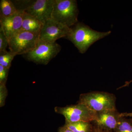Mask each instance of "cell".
<instances>
[{
    "instance_id": "9a60e30c",
    "label": "cell",
    "mask_w": 132,
    "mask_h": 132,
    "mask_svg": "<svg viewBox=\"0 0 132 132\" xmlns=\"http://www.w3.org/2000/svg\"><path fill=\"white\" fill-rule=\"evenodd\" d=\"M16 55L10 51L0 52V65L5 68L10 69L12 61Z\"/></svg>"
},
{
    "instance_id": "ffe728a7",
    "label": "cell",
    "mask_w": 132,
    "mask_h": 132,
    "mask_svg": "<svg viewBox=\"0 0 132 132\" xmlns=\"http://www.w3.org/2000/svg\"><path fill=\"white\" fill-rule=\"evenodd\" d=\"M112 131H109V130H104L101 129L97 127L96 126L93 125V132H113Z\"/></svg>"
},
{
    "instance_id": "8992f818",
    "label": "cell",
    "mask_w": 132,
    "mask_h": 132,
    "mask_svg": "<svg viewBox=\"0 0 132 132\" xmlns=\"http://www.w3.org/2000/svg\"><path fill=\"white\" fill-rule=\"evenodd\" d=\"M39 35L21 31L9 39L10 51L14 54L24 55L35 48Z\"/></svg>"
},
{
    "instance_id": "7402d4cb",
    "label": "cell",
    "mask_w": 132,
    "mask_h": 132,
    "mask_svg": "<svg viewBox=\"0 0 132 132\" xmlns=\"http://www.w3.org/2000/svg\"><path fill=\"white\" fill-rule=\"evenodd\" d=\"M120 117H130L132 118V112L131 113H122L120 114Z\"/></svg>"
},
{
    "instance_id": "2e32d148",
    "label": "cell",
    "mask_w": 132,
    "mask_h": 132,
    "mask_svg": "<svg viewBox=\"0 0 132 132\" xmlns=\"http://www.w3.org/2000/svg\"><path fill=\"white\" fill-rule=\"evenodd\" d=\"M18 12H24L31 5L34 1L22 0V1H12Z\"/></svg>"
},
{
    "instance_id": "6da1fadb",
    "label": "cell",
    "mask_w": 132,
    "mask_h": 132,
    "mask_svg": "<svg viewBox=\"0 0 132 132\" xmlns=\"http://www.w3.org/2000/svg\"><path fill=\"white\" fill-rule=\"evenodd\" d=\"M111 33V31L100 32L95 31L82 22H78L71 28L70 32L65 39L71 41L80 53L84 54L95 42Z\"/></svg>"
},
{
    "instance_id": "44dd1931",
    "label": "cell",
    "mask_w": 132,
    "mask_h": 132,
    "mask_svg": "<svg viewBox=\"0 0 132 132\" xmlns=\"http://www.w3.org/2000/svg\"><path fill=\"white\" fill-rule=\"evenodd\" d=\"M58 132H73L69 129L68 128L66 127L65 126H64L62 127H59L58 129Z\"/></svg>"
},
{
    "instance_id": "7a4b0ae2",
    "label": "cell",
    "mask_w": 132,
    "mask_h": 132,
    "mask_svg": "<svg viewBox=\"0 0 132 132\" xmlns=\"http://www.w3.org/2000/svg\"><path fill=\"white\" fill-rule=\"evenodd\" d=\"M116 97L113 94L102 92H93L80 95L78 104L85 105L96 112L116 109Z\"/></svg>"
},
{
    "instance_id": "7c38bea8",
    "label": "cell",
    "mask_w": 132,
    "mask_h": 132,
    "mask_svg": "<svg viewBox=\"0 0 132 132\" xmlns=\"http://www.w3.org/2000/svg\"><path fill=\"white\" fill-rule=\"evenodd\" d=\"M64 125L73 132H93V125L92 122L87 121L65 122Z\"/></svg>"
},
{
    "instance_id": "5b68a950",
    "label": "cell",
    "mask_w": 132,
    "mask_h": 132,
    "mask_svg": "<svg viewBox=\"0 0 132 132\" xmlns=\"http://www.w3.org/2000/svg\"><path fill=\"white\" fill-rule=\"evenodd\" d=\"M56 113L65 117V122L73 123L78 121L92 122L95 120L97 112L89 109L85 105L78 104L63 107L54 108Z\"/></svg>"
},
{
    "instance_id": "8fae6325",
    "label": "cell",
    "mask_w": 132,
    "mask_h": 132,
    "mask_svg": "<svg viewBox=\"0 0 132 132\" xmlns=\"http://www.w3.org/2000/svg\"><path fill=\"white\" fill-rule=\"evenodd\" d=\"M43 25L35 17L23 12L21 31L39 35Z\"/></svg>"
},
{
    "instance_id": "5bb4252c",
    "label": "cell",
    "mask_w": 132,
    "mask_h": 132,
    "mask_svg": "<svg viewBox=\"0 0 132 132\" xmlns=\"http://www.w3.org/2000/svg\"><path fill=\"white\" fill-rule=\"evenodd\" d=\"M114 132H132V118L120 117Z\"/></svg>"
},
{
    "instance_id": "9c48e42d",
    "label": "cell",
    "mask_w": 132,
    "mask_h": 132,
    "mask_svg": "<svg viewBox=\"0 0 132 132\" xmlns=\"http://www.w3.org/2000/svg\"><path fill=\"white\" fill-rule=\"evenodd\" d=\"M120 114L117 109L97 112L96 118L92 123L101 129L113 131L120 118Z\"/></svg>"
},
{
    "instance_id": "30bf717a",
    "label": "cell",
    "mask_w": 132,
    "mask_h": 132,
    "mask_svg": "<svg viewBox=\"0 0 132 132\" xmlns=\"http://www.w3.org/2000/svg\"><path fill=\"white\" fill-rule=\"evenodd\" d=\"M23 12H18L12 16L0 18V25L8 40L21 31Z\"/></svg>"
},
{
    "instance_id": "e0dca14e",
    "label": "cell",
    "mask_w": 132,
    "mask_h": 132,
    "mask_svg": "<svg viewBox=\"0 0 132 132\" xmlns=\"http://www.w3.org/2000/svg\"><path fill=\"white\" fill-rule=\"evenodd\" d=\"M9 40L1 27H0V52L6 51L9 46Z\"/></svg>"
},
{
    "instance_id": "ba28073f",
    "label": "cell",
    "mask_w": 132,
    "mask_h": 132,
    "mask_svg": "<svg viewBox=\"0 0 132 132\" xmlns=\"http://www.w3.org/2000/svg\"><path fill=\"white\" fill-rule=\"evenodd\" d=\"M54 0L34 1L24 11L44 24L48 20L52 19Z\"/></svg>"
},
{
    "instance_id": "277c9868",
    "label": "cell",
    "mask_w": 132,
    "mask_h": 132,
    "mask_svg": "<svg viewBox=\"0 0 132 132\" xmlns=\"http://www.w3.org/2000/svg\"><path fill=\"white\" fill-rule=\"evenodd\" d=\"M61 50L60 45L56 42L48 43L39 40L35 48L23 55L24 58L36 64L46 65Z\"/></svg>"
},
{
    "instance_id": "52a82bcc",
    "label": "cell",
    "mask_w": 132,
    "mask_h": 132,
    "mask_svg": "<svg viewBox=\"0 0 132 132\" xmlns=\"http://www.w3.org/2000/svg\"><path fill=\"white\" fill-rule=\"evenodd\" d=\"M70 30L71 28L59 23L52 19H50L43 24L39 36V40L55 42L60 38H65Z\"/></svg>"
},
{
    "instance_id": "d6986e66",
    "label": "cell",
    "mask_w": 132,
    "mask_h": 132,
    "mask_svg": "<svg viewBox=\"0 0 132 132\" xmlns=\"http://www.w3.org/2000/svg\"><path fill=\"white\" fill-rule=\"evenodd\" d=\"M10 69L5 68L0 65V84L6 85Z\"/></svg>"
},
{
    "instance_id": "4fadbf2b",
    "label": "cell",
    "mask_w": 132,
    "mask_h": 132,
    "mask_svg": "<svg viewBox=\"0 0 132 132\" xmlns=\"http://www.w3.org/2000/svg\"><path fill=\"white\" fill-rule=\"evenodd\" d=\"M18 12L12 1H0V18L12 16Z\"/></svg>"
},
{
    "instance_id": "ac0fdd59",
    "label": "cell",
    "mask_w": 132,
    "mask_h": 132,
    "mask_svg": "<svg viewBox=\"0 0 132 132\" xmlns=\"http://www.w3.org/2000/svg\"><path fill=\"white\" fill-rule=\"evenodd\" d=\"M8 90L6 85L0 84V107L5 105Z\"/></svg>"
},
{
    "instance_id": "3957f363",
    "label": "cell",
    "mask_w": 132,
    "mask_h": 132,
    "mask_svg": "<svg viewBox=\"0 0 132 132\" xmlns=\"http://www.w3.org/2000/svg\"><path fill=\"white\" fill-rule=\"evenodd\" d=\"M79 14L76 0H54L52 19L71 28L78 21Z\"/></svg>"
},
{
    "instance_id": "603a6c76",
    "label": "cell",
    "mask_w": 132,
    "mask_h": 132,
    "mask_svg": "<svg viewBox=\"0 0 132 132\" xmlns=\"http://www.w3.org/2000/svg\"><path fill=\"white\" fill-rule=\"evenodd\" d=\"M131 82H132V80H130V81H126V82H125V85H123L122 86L118 88V89H117V90L120 89V88H122L123 87H126L128 86L130 84V83H131Z\"/></svg>"
}]
</instances>
